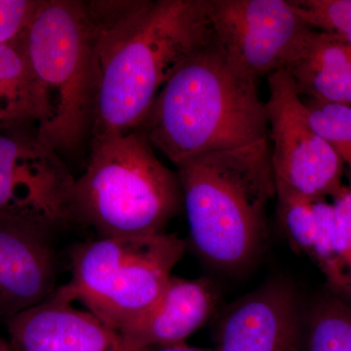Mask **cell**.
<instances>
[{"label": "cell", "mask_w": 351, "mask_h": 351, "mask_svg": "<svg viewBox=\"0 0 351 351\" xmlns=\"http://www.w3.org/2000/svg\"><path fill=\"white\" fill-rule=\"evenodd\" d=\"M311 125L331 145L345 166L351 189V106L302 98Z\"/></svg>", "instance_id": "obj_18"}, {"label": "cell", "mask_w": 351, "mask_h": 351, "mask_svg": "<svg viewBox=\"0 0 351 351\" xmlns=\"http://www.w3.org/2000/svg\"><path fill=\"white\" fill-rule=\"evenodd\" d=\"M75 182L60 154L36 134H0V221L32 226L53 239L77 225Z\"/></svg>", "instance_id": "obj_8"}, {"label": "cell", "mask_w": 351, "mask_h": 351, "mask_svg": "<svg viewBox=\"0 0 351 351\" xmlns=\"http://www.w3.org/2000/svg\"><path fill=\"white\" fill-rule=\"evenodd\" d=\"M265 101L276 196L324 200L343 188L345 166L309 120L306 105L285 71L267 76Z\"/></svg>", "instance_id": "obj_7"}, {"label": "cell", "mask_w": 351, "mask_h": 351, "mask_svg": "<svg viewBox=\"0 0 351 351\" xmlns=\"http://www.w3.org/2000/svg\"><path fill=\"white\" fill-rule=\"evenodd\" d=\"M45 119L36 136L59 152L91 137L96 100V32L85 1L43 0L24 34Z\"/></svg>", "instance_id": "obj_5"}, {"label": "cell", "mask_w": 351, "mask_h": 351, "mask_svg": "<svg viewBox=\"0 0 351 351\" xmlns=\"http://www.w3.org/2000/svg\"><path fill=\"white\" fill-rule=\"evenodd\" d=\"M218 302V290L206 277L172 276L156 304L120 334L131 348L184 343L206 324Z\"/></svg>", "instance_id": "obj_13"}, {"label": "cell", "mask_w": 351, "mask_h": 351, "mask_svg": "<svg viewBox=\"0 0 351 351\" xmlns=\"http://www.w3.org/2000/svg\"><path fill=\"white\" fill-rule=\"evenodd\" d=\"M304 22L351 46V0H289Z\"/></svg>", "instance_id": "obj_20"}, {"label": "cell", "mask_w": 351, "mask_h": 351, "mask_svg": "<svg viewBox=\"0 0 351 351\" xmlns=\"http://www.w3.org/2000/svg\"><path fill=\"white\" fill-rule=\"evenodd\" d=\"M276 197L279 221L291 248L311 258L316 233L314 201L291 195Z\"/></svg>", "instance_id": "obj_19"}, {"label": "cell", "mask_w": 351, "mask_h": 351, "mask_svg": "<svg viewBox=\"0 0 351 351\" xmlns=\"http://www.w3.org/2000/svg\"><path fill=\"white\" fill-rule=\"evenodd\" d=\"M214 38L254 77L284 71L313 29L289 0H207Z\"/></svg>", "instance_id": "obj_9"}, {"label": "cell", "mask_w": 351, "mask_h": 351, "mask_svg": "<svg viewBox=\"0 0 351 351\" xmlns=\"http://www.w3.org/2000/svg\"><path fill=\"white\" fill-rule=\"evenodd\" d=\"M306 351H351L350 302L330 294L306 313Z\"/></svg>", "instance_id": "obj_16"}, {"label": "cell", "mask_w": 351, "mask_h": 351, "mask_svg": "<svg viewBox=\"0 0 351 351\" xmlns=\"http://www.w3.org/2000/svg\"><path fill=\"white\" fill-rule=\"evenodd\" d=\"M186 247L184 240L165 232L77 244L69 255L71 280L61 288L120 332L160 298Z\"/></svg>", "instance_id": "obj_6"}, {"label": "cell", "mask_w": 351, "mask_h": 351, "mask_svg": "<svg viewBox=\"0 0 351 351\" xmlns=\"http://www.w3.org/2000/svg\"><path fill=\"white\" fill-rule=\"evenodd\" d=\"M96 32L91 138L138 130L164 85L214 39L207 0L85 1Z\"/></svg>", "instance_id": "obj_1"}, {"label": "cell", "mask_w": 351, "mask_h": 351, "mask_svg": "<svg viewBox=\"0 0 351 351\" xmlns=\"http://www.w3.org/2000/svg\"><path fill=\"white\" fill-rule=\"evenodd\" d=\"M316 233L311 260L326 279L332 294L350 302L351 280L341 261L334 235V210L326 199L313 202Z\"/></svg>", "instance_id": "obj_17"}, {"label": "cell", "mask_w": 351, "mask_h": 351, "mask_svg": "<svg viewBox=\"0 0 351 351\" xmlns=\"http://www.w3.org/2000/svg\"><path fill=\"white\" fill-rule=\"evenodd\" d=\"M302 98L351 106V46L311 29L284 69Z\"/></svg>", "instance_id": "obj_14"}, {"label": "cell", "mask_w": 351, "mask_h": 351, "mask_svg": "<svg viewBox=\"0 0 351 351\" xmlns=\"http://www.w3.org/2000/svg\"><path fill=\"white\" fill-rule=\"evenodd\" d=\"M332 198L335 241L351 280V189L343 186Z\"/></svg>", "instance_id": "obj_22"}, {"label": "cell", "mask_w": 351, "mask_h": 351, "mask_svg": "<svg viewBox=\"0 0 351 351\" xmlns=\"http://www.w3.org/2000/svg\"><path fill=\"white\" fill-rule=\"evenodd\" d=\"M196 254L215 269L244 270L267 237V207L276 197L269 138L176 165Z\"/></svg>", "instance_id": "obj_3"}, {"label": "cell", "mask_w": 351, "mask_h": 351, "mask_svg": "<svg viewBox=\"0 0 351 351\" xmlns=\"http://www.w3.org/2000/svg\"><path fill=\"white\" fill-rule=\"evenodd\" d=\"M129 351H216L215 348H195L186 345V343L180 345L167 346H152V348H131Z\"/></svg>", "instance_id": "obj_23"}, {"label": "cell", "mask_w": 351, "mask_h": 351, "mask_svg": "<svg viewBox=\"0 0 351 351\" xmlns=\"http://www.w3.org/2000/svg\"><path fill=\"white\" fill-rule=\"evenodd\" d=\"M43 0H0V45L27 29Z\"/></svg>", "instance_id": "obj_21"}, {"label": "cell", "mask_w": 351, "mask_h": 351, "mask_svg": "<svg viewBox=\"0 0 351 351\" xmlns=\"http://www.w3.org/2000/svg\"><path fill=\"white\" fill-rule=\"evenodd\" d=\"M306 313L288 279H270L223 309L215 350L306 351Z\"/></svg>", "instance_id": "obj_10"}, {"label": "cell", "mask_w": 351, "mask_h": 351, "mask_svg": "<svg viewBox=\"0 0 351 351\" xmlns=\"http://www.w3.org/2000/svg\"><path fill=\"white\" fill-rule=\"evenodd\" d=\"M0 45V130H38L46 117L40 85L25 51L24 34Z\"/></svg>", "instance_id": "obj_15"}, {"label": "cell", "mask_w": 351, "mask_h": 351, "mask_svg": "<svg viewBox=\"0 0 351 351\" xmlns=\"http://www.w3.org/2000/svg\"><path fill=\"white\" fill-rule=\"evenodd\" d=\"M17 351H129L123 336L88 311L73 306L61 287L7 321Z\"/></svg>", "instance_id": "obj_11"}, {"label": "cell", "mask_w": 351, "mask_h": 351, "mask_svg": "<svg viewBox=\"0 0 351 351\" xmlns=\"http://www.w3.org/2000/svg\"><path fill=\"white\" fill-rule=\"evenodd\" d=\"M73 200L76 223L93 228L99 237L164 232L184 208L177 172L156 156L140 129L91 138Z\"/></svg>", "instance_id": "obj_4"}, {"label": "cell", "mask_w": 351, "mask_h": 351, "mask_svg": "<svg viewBox=\"0 0 351 351\" xmlns=\"http://www.w3.org/2000/svg\"><path fill=\"white\" fill-rule=\"evenodd\" d=\"M258 80L233 64L215 38L171 76L140 130L174 164L269 138Z\"/></svg>", "instance_id": "obj_2"}, {"label": "cell", "mask_w": 351, "mask_h": 351, "mask_svg": "<svg viewBox=\"0 0 351 351\" xmlns=\"http://www.w3.org/2000/svg\"><path fill=\"white\" fill-rule=\"evenodd\" d=\"M0 351H17L11 345V343H7L3 339L0 338Z\"/></svg>", "instance_id": "obj_24"}, {"label": "cell", "mask_w": 351, "mask_h": 351, "mask_svg": "<svg viewBox=\"0 0 351 351\" xmlns=\"http://www.w3.org/2000/svg\"><path fill=\"white\" fill-rule=\"evenodd\" d=\"M52 239L32 226L0 221V318L8 321L56 290Z\"/></svg>", "instance_id": "obj_12"}]
</instances>
